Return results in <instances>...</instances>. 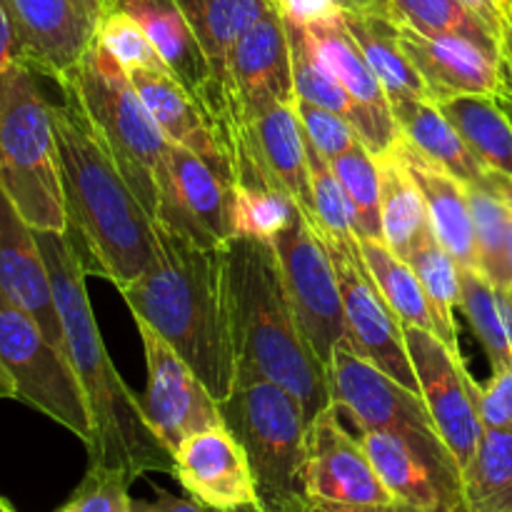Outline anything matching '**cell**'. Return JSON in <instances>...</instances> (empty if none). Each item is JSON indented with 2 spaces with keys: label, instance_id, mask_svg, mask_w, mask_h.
<instances>
[{
  "label": "cell",
  "instance_id": "obj_1",
  "mask_svg": "<svg viewBox=\"0 0 512 512\" xmlns=\"http://www.w3.org/2000/svg\"><path fill=\"white\" fill-rule=\"evenodd\" d=\"M50 283L55 308L63 325L65 355L73 365L93 420L88 443L90 465L123 470L130 480L145 473H175V458L145 420L140 400L115 370L85 288V265L68 233L35 230Z\"/></svg>",
  "mask_w": 512,
  "mask_h": 512
},
{
  "label": "cell",
  "instance_id": "obj_2",
  "mask_svg": "<svg viewBox=\"0 0 512 512\" xmlns=\"http://www.w3.org/2000/svg\"><path fill=\"white\" fill-rule=\"evenodd\" d=\"M220 260L235 383L280 385L310 423L333 405L328 368L300 330L273 243L233 235L220 245Z\"/></svg>",
  "mask_w": 512,
  "mask_h": 512
},
{
  "label": "cell",
  "instance_id": "obj_3",
  "mask_svg": "<svg viewBox=\"0 0 512 512\" xmlns=\"http://www.w3.org/2000/svg\"><path fill=\"white\" fill-rule=\"evenodd\" d=\"M155 223V263L125 288L135 320L155 330L218 403L235 385L220 245H203L165 220Z\"/></svg>",
  "mask_w": 512,
  "mask_h": 512
},
{
  "label": "cell",
  "instance_id": "obj_4",
  "mask_svg": "<svg viewBox=\"0 0 512 512\" xmlns=\"http://www.w3.org/2000/svg\"><path fill=\"white\" fill-rule=\"evenodd\" d=\"M58 145L68 235L85 273L103 275L123 293L155 263V223L70 98L50 105Z\"/></svg>",
  "mask_w": 512,
  "mask_h": 512
},
{
  "label": "cell",
  "instance_id": "obj_5",
  "mask_svg": "<svg viewBox=\"0 0 512 512\" xmlns=\"http://www.w3.org/2000/svg\"><path fill=\"white\" fill-rule=\"evenodd\" d=\"M60 88L103 140L145 213L153 220L158 218L168 138L135 90L130 75L93 35L88 53Z\"/></svg>",
  "mask_w": 512,
  "mask_h": 512
},
{
  "label": "cell",
  "instance_id": "obj_6",
  "mask_svg": "<svg viewBox=\"0 0 512 512\" xmlns=\"http://www.w3.org/2000/svg\"><path fill=\"white\" fill-rule=\"evenodd\" d=\"M50 105L28 65L0 70V188L33 230L68 233Z\"/></svg>",
  "mask_w": 512,
  "mask_h": 512
},
{
  "label": "cell",
  "instance_id": "obj_7",
  "mask_svg": "<svg viewBox=\"0 0 512 512\" xmlns=\"http://www.w3.org/2000/svg\"><path fill=\"white\" fill-rule=\"evenodd\" d=\"M225 428L245 450L258 512H305V433L308 418L293 395L268 380L235 383L218 403Z\"/></svg>",
  "mask_w": 512,
  "mask_h": 512
},
{
  "label": "cell",
  "instance_id": "obj_8",
  "mask_svg": "<svg viewBox=\"0 0 512 512\" xmlns=\"http://www.w3.org/2000/svg\"><path fill=\"white\" fill-rule=\"evenodd\" d=\"M0 380L10 398L48 415L88 448L93 420L73 365L28 313L0 298Z\"/></svg>",
  "mask_w": 512,
  "mask_h": 512
},
{
  "label": "cell",
  "instance_id": "obj_9",
  "mask_svg": "<svg viewBox=\"0 0 512 512\" xmlns=\"http://www.w3.org/2000/svg\"><path fill=\"white\" fill-rule=\"evenodd\" d=\"M270 243L278 255L280 273L300 330L313 353L323 360L325 368H330L335 348L348 338V328L343 295L328 248L303 210H298Z\"/></svg>",
  "mask_w": 512,
  "mask_h": 512
},
{
  "label": "cell",
  "instance_id": "obj_10",
  "mask_svg": "<svg viewBox=\"0 0 512 512\" xmlns=\"http://www.w3.org/2000/svg\"><path fill=\"white\" fill-rule=\"evenodd\" d=\"M358 438L398 505L415 512H468L463 470L435 430H370Z\"/></svg>",
  "mask_w": 512,
  "mask_h": 512
},
{
  "label": "cell",
  "instance_id": "obj_11",
  "mask_svg": "<svg viewBox=\"0 0 512 512\" xmlns=\"http://www.w3.org/2000/svg\"><path fill=\"white\" fill-rule=\"evenodd\" d=\"M318 235L323 238L335 275H338L345 328H348L345 343L355 353L378 365L390 378L398 380L400 385L420 395L418 375H415L408 345H405V330L380 295L375 280L370 278L363 255H360L358 238H330L320 230Z\"/></svg>",
  "mask_w": 512,
  "mask_h": 512
},
{
  "label": "cell",
  "instance_id": "obj_12",
  "mask_svg": "<svg viewBox=\"0 0 512 512\" xmlns=\"http://www.w3.org/2000/svg\"><path fill=\"white\" fill-rule=\"evenodd\" d=\"M403 330L410 363L418 375L420 398L450 455L465 473L485 433L475 393L478 383L470 375L463 355L445 348L438 335L423 328Z\"/></svg>",
  "mask_w": 512,
  "mask_h": 512
},
{
  "label": "cell",
  "instance_id": "obj_13",
  "mask_svg": "<svg viewBox=\"0 0 512 512\" xmlns=\"http://www.w3.org/2000/svg\"><path fill=\"white\" fill-rule=\"evenodd\" d=\"M305 493L315 503L348 508H393V498L370 463L360 438L345 430L340 410L325 408L305 433Z\"/></svg>",
  "mask_w": 512,
  "mask_h": 512
},
{
  "label": "cell",
  "instance_id": "obj_14",
  "mask_svg": "<svg viewBox=\"0 0 512 512\" xmlns=\"http://www.w3.org/2000/svg\"><path fill=\"white\" fill-rule=\"evenodd\" d=\"M148 365V388L140 408L165 448L175 450L200 430L223 425L218 400L208 393L190 365L143 320H135Z\"/></svg>",
  "mask_w": 512,
  "mask_h": 512
},
{
  "label": "cell",
  "instance_id": "obj_15",
  "mask_svg": "<svg viewBox=\"0 0 512 512\" xmlns=\"http://www.w3.org/2000/svg\"><path fill=\"white\" fill-rule=\"evenodd\" d=\"M333 405L353 420L358 433L370 430H435L423 398L340 343L328 368ZM438 433V430H435Z\"/></svg>",
  "mask_w": 512,
  "mask_h": 512
},
{
  "label": "cell",
  "instance_id": "obj_16",
  "mask_svg": "<svg viewBox=\"0 0 512 512\" xmlns=\"http://www.w3.org/2000/svg\"><path fill=\"white\" fill-rule=\"evenodd\" d=\"M15 38V55L55 83L70 78L93 43L95 25L78 0H0Z\"/></svg>",
  "mask_w": 512,
  "mask_h": 512
},
{
  "label": "cell",
  "instance_id": "obj_17",
  "mask_svg": "<svg viewBox=\"0 0 512 512\" xmlns=\"http://www.w3.org/2000/svg\"><path fill=\"white\" fill-rule=\"evenodd\" d=\"M405 55L425 80L433 103L455 95H488L503 103L508 95L503 58L460 35H423L398 25Z\"/></svg>",
  "mask_w": 512,
  "mask_h": 512
},
{
  "label": "cell",
  "instance_id": "obj_18",
  "mask_svg": "<svg viewBox=\"0 0 512 512\" xmlns=\"http://www.w3.org/2000/svg\"><path fill=\"white\" fill-rule=\"evenodd\" d=\"M203 245L233 238V193L190 150L168 140L158 218Z\"/></svg>",
  "mask_w": 512,
  "mask_h": 512
},
{
  "label": "cell",
  "instance_id": "obj_19",
  "mask_svg": "<svg viewBox=\"0 0 512 512\" xmlns=\"http://www.w3.org/2000/svg\"><path fill=\"white\" fill-rule=\"evenodd\" d=\"M173 458V478L205 510L238 512L258 508L245 450L225 425L190 435L175 450Z\"/></svg>",
  "mask_w": 512,
  "mask_h": 512
},
{
  "label": "cell",
  "instance_id": "obj_20",
  "mask_svg": "<svg viewBox=\"0 0 512 512\" xmlns=\"http://www.w3.org/2000/svg\"><path fill=\"white\" fill-rule=\"evenodd\" d=\"M0 298L28 313L45 338L65 353L63 325L55 308L53 283L43 250L35 238V230L25 223L3 188H0Z\"/></svg>",
  "mask_w": 512,
  "mask_h": 512
},
{
  "label": "cell",
  "instance_id": "obj_21",
  "mask_svg": "<svg viewBox=\"0 0 512 512\" xmlns=\"http://www.w3.org/2000/svg\"><path fill=\"white\" fill-rule=\"evenodd\" d=\"M228 83L240 110L258 108L273 100H298L288 30L278 3L233 45L228 55Z\"/></svg>",
  "mask_w": 512,
  "mask_h": 512
},
{
  "label": "cell",
  "instance_id": "obj_22",
  "mask_svg": "<svg viewBox=\"0 0 512 512\" xmlns=\"http://www.w3.org/2000/svg\"><path fill=\"white\" fill-rule=\"evenodd\" d=\"M128 75L133 80L135 90L140 93V98L145 100L148 110L153 113L155 123L163 130L165 138L170 143L195 153L200 160H205V165L233 193V165H230V155L218 140V135H215L213 123L203 113L198 100L180 85V80L168 68H138L130 70Z\"/></svg>",
  "mask_w": 512,
  "mask_h": 512
},
{
  "label": "cell",
  "instance_id": "obj_23",
  "mask_svg": "<svg viewBox=\"0 0 512 512\" xmlns=\"http://www.w3.org/2000/svg\"><path fill=\"white\" fill-rule=\"evenodd\" d=\"M238 113L273 178L283 185L285 193L313 223L315 208L313 190H310L308 148H305L303 123L298 115V100L295 103L273 100V103H263L250 110L238 108Z\"/></svg>",
  "mask_w": 512,
  "mask_h": 512
},
{
  "label": "cell",
  "instance_id": "obj_24",
  "mask_svg": "<svg viewBox=\"0 0 512 512\" xmlns=\"http://www.w3.org/2000/svg\"><path fill=\"white\" fill-rule=\"evenodd\" d=\"M395 153L403 160L405 168L415 178L418 188L423 190L425 205H428L430 225H433L435 238L440 240L445 250L460 263V268L478 270V258H475V233H473V215H470L468 190L455 175L440 168L435 160L420 153L415 145L400 135L395 140Z\"/></svg>",
  "mask_w": 512,
  "mask_h": 512
},
{
  "label": "cell",
  "instance_id": "obj_25",
  "mask_svg": "<svg viewBox=\"0 0 512 512\" xmlns=\"http://www.w3.org/2000/svg\"><path fill=\"white\" fill-rule=\"evenodd\" d=\"M303 25L308 30V38L313 43L318 58L340 80V85L348 90L350 98L360 108L368 110L373 118H378L383 125L398 128V123L393 118V110H390L388 93H385L383 83L373 73L368 60H365L360 45L350 35L348 25L343 20V10L338 15H330V18Z\"/></svg>",
  "mask_w": 512,
  "mask_h": 512
},
{
  "label": "cell",
  "instance_id": "obj_26",
  "mask_svg": "<svg viewBox=\"0 0 512 512\" xmlns=\"http://www.w3.org/2000/svg\"><path fill=\"white\" fill-rule=\"evenodd\" d=\"M390 110H393L400 135L420 153L435 160L440 168L455 175L460 183L470 185L488 178L490 170L475 158L473 150L460 138L455 125L445 118L438 103L423 98H393Z\"/></svg>",
  "mask_w": 512,
  "mask_h": 512
},
{
  "label": "cell",
  "instance_id": "obj_27",
  "mask_svg": "<svg viewBox=\"0 0 512 512\" xmlns=\"http://www.w3.org/2000/svg\"><path fill=\"white\" fill-rule=\"evenodd\" d=\"M203 48L215 78L228 93V55L233 45L268 13L275 0H175Z\"/></svg>",
  "mask_w": 512,
  "mask_h": 512
},
{
  "label": "cell",
  "instance_id": "obj_28",
  "mask_svg": "<svg viewBox=\"0 0 512 512\" xmlns=\"http://www.w3.org/2000/svg\"><path fill=\"white\" fill-rule=\"evenodd\" d=\"M380 173V218L383 240L398 258L408 260L415 245L433 230L423 190L398 158L395 148L375 155Z\"/></svg>",
  "mask_w": 512,
  "mask_h": 512
},
{
  "label": "cell",
  "instance_id": "obj_29",
  "mask_svg": "<svg viewBox=\"0 0 512 512\" xmlns=\"http://www.w3.org/2000/svg\"><path fill=\"white\" fill-rule=\"evenodd\" d=\"M343 20L348 25L350 35L363 50L365 60L383 83L388 98H430V90L415 65L405 55L398 38V23L388 15H363L345 13Z\"/></svg>",
  "mask_w": 512,
  "mask_h": 512
},
{
  "label": "cell",
  "instance_id": "obj_30",
  "mask_svg": "<svg viewBox=\"0 0 512 512\" xmlns=\"http://www.w3.org/2000/svg\"><path fill=\"white\" fill-rule=\"evenodd\" d=\"M438 108L485 168L512 178V120L500 100L488 95H455L440 100Z\"/></svg>",
  "mask_w": 512,
  "mask_h": 512
},
{
  "label": "cell",
  "instance_id": "obj_31",
  "mask_svg": "<svg viewBox=\"0 0 512 512\" xmlns=\"http://www.w3.org/2000/svg\"><path fill=\"white\" fill-rule=\"evenodd\" d=\"M465 190H468L470 215H473L478 270L498 290H512L508 205L500 190L495 188L490 173L480 183L465 185Z\"/></svg>",
  "mask_w": 512,
  "mask_h": 512
},
{
  "label": "cell",
  "instance_id": "obj_32",
  "mask_svg": "<svg viewBox=\"0 0 512 512\" xmlns=\"http://www.w3.org/2000/svg\"><path fill=\"white\" fill-rule=\"evenodd\" d=\"M408 263L425 290L435 320V335L443 340L445 348L460 353L458 325H455V308L460 305V293H463L460 263L440 245L433 230L415 245Z\"/></svg>",
  "mask_w": 512,
  "mask_h": 512
},
{
  "label": "cell",
  "instance_id": "obj_33",
  "mask_svg": "<svg viewBox=\"0 0 512 512\" xmlns=\"http://www.w3.org/2000/svg\"><path fill=\"white\" fill-rule=\"evenodd\" d=\"M358 245L370 278L375 280L380 295L390 305L400 325L403 328H423L435 333V320L433 313H430L428 298H425L423 285H420L418 275L410 268L408 260L398 258L385 245V240L358 238Z\"/></svg>",
  "mask_w": 512,
  "mask_h": 512
},
{
  "label": "cell",
  "instance_id": "obj_34",
  "mask_svg": "<svg viewBox=\"0 0 512 512\" xmlns=\"http://www.w3.org/2000/svg\"><path fill=\"white\" fill-rule=\"evenodd\" d=\"M463 493L468 512H512V428H485Z\"/></svg>",
  "mask_w": 512,
  "mask_h": 512
},
{
  "label": "cell",
  "instance_id": "obj_35",
  "mask_svg": "<svg viewBox=\"0 0 512 512\" xmlns=\"http://www.w3.org/2000/svg\"><path fill=\"white\" fill-rule=\"evenodd\" d=\"M353 210L355 238L383 240V218H380V173L375 155L358 143L348 153L330 160Z\"/></svg>",
  "mask_w": 512,
  "mask_h": 512
},
{
  "label": "cell",
  "instance_id": "obj_36",
  "mask_svg": "<svg viewBox=\"0 0 512 512\" xmlns=\"http://www.w3.org/2000/svg\"><path fill=\"white\" fill-rule=\"evenodd\" d=\"M390 18L423 35H460L500 55V45L463 0H390Z\"/></svg>",
  "mask_w": 512,
  "mask_h": 512
},
{
  "label": "cell",
  "instance_id": "obj_37",
  "mask_svg": "<svg viewBox=\"0 0 512 512\" xmlns=\"http://www.w3.org/2000/svg\"><path fill=\"white\" fill-rule=\"evenodd\" d=\"M460 280H463L460 308L483 343L490 365L493 370L512 368V348L503 310H500L498 288L475 268H460Z\"/></svg>",
  "mask_w": 512,
  "mask_h": 512
},
{
  "label": "cell",
  "instance_id": "obj_38",
  "mask_svg": "<svg viewBox=\"0 0 512 512\" xmlns=\"http://www.w3.org/2000/svg\"><path fill=\"white\" fill-rule=\"evenodd\" d=\"M298 210L278 185H240L233 188V235L273 240Z\"/></svg>",
  "mask_w": 512,
  "mask_h": 512
},
{
  "label": "cell",
  "instance_id": "obj_39",
  "mask_svg": "<svg viewBox=\"0 0 512 512\" xmlns=\"http://www.w3.org/2000/svg\"><path fill=\"white\" fill-rule=\"evenodd\" d=\"M305 148H308L310 190H313L315 208L313 225L320 233L330 235V238H355L353 210H350L348 195H345L333 165H330V160L310 143L308 135H305Z\"/></svg>",
  "mask_w": 512,
  "mask_h": 512
},
{
  "label": "cell",
  "instance_id": "obj_40",
  "mask_svg": "<svg viewBox=\"0 0 512 512\" xmlns=\"http://www.w3.org/2000/svg\"><path fill=\"white\" fill-rule=\"evenodd\" d=\"M95 40L118 60L125 73L130 70H165V60L160 58L158 48L148 38L143 25L125 10H113L105 15L95 28Z\"/></svg>",
  "mask_w": 512,
  "mask_h": 512
},
{
  "label": "cell",
  "instance_id": "obj_41",
  "mask_svg": "<svg viewBox=\"0 0 512 512\" xmlns=\"http://www.w3.org/2000/svg\"><path fill=\"white\" fill-rule=\"evenodd\" d=\"M130 485L133 480L123 470L88 465L73 495L53 512H133Z\"/></svg>",
  "mask_w": 512,
  "mask_h": 512
},
{
  "label": "cell",
  "instance_id": "obj_42",
  "mask_svg": "<svg viewBox=\"0 0 512 512\" xmlns=\"http://www.w3.org/2000/svg\"><path fill=\"white\" fill-rule=\"evenodd\" d=\"M298 115L308 140L328 160L348 153L350 148H355V145L360 143L353 125H350L343 115L333 113V110L320 108V105H313L308 103V100L298 98Z\"/></svg>",
  "mask_w": 512,
  "mask_h": 512
},
{
  "label": "cell",
  "instance_id": "obj_43",
  "mask_svg": "<svg viewBox=\"0 0 512 512\" xmlns=\"http://www.w3.org/2000/svg\"><path fill=\"white\" fill-rule=\"evenodd\" d=\"M485 428H512V368L493 370L488 383L475 388Z\"/></svg>",
  "mask_w": 512,
  "mask_h": 512
},
{
  "label": "cell",
  "instance_id": "obj_44",
  "mask_svg": "<svg viewBox=\"0 0 512 512\" xmlns=\"http://www.w3.org/2000/svg\"><path fill=\"white\" fill-rule=\"evenodd\" d=\"M275 3H278L280 13L298 23H315V20L330 18L343 10L338 0H275Z\"/></svg>",
  "mask_w": 512,
  "mask_h": 512
},
{
  "label": "cell",
  "instance_id": "obj_45",
  "mask_svg": "<svg viewBox=\"0 0 512 512\" xmlns=\"http://www.w3.org/2000/svg\"><path fill=\"white\" fill-rule=\"evenodd\" d=\"M470 8V13L480 20V23L488 28V33L493 35L495 40L503 38L505 28V15H508V3L510 0H463Z\"/></svg>",
  "mask_w": 512,
  "mask_h": 512
},
{
  "label": "cell",
  "instance_id": "obj_46",
  "mask_svg": "<svg viewBox=\"0 0 512 512\" xmlns=\"http://www.w3.org/2000/svg\"><path fill=\"white\" fill-rule=\"evenodd\" d=\"M133 512H205V508L195 500L175 498L155 488V500H133Z\"/></svg>",
  "mask_w": 512,
  "mask_h": 512
},
{
  "label": "cell",
  "instance_id": "obj_47",
  "mask_svg": "<svg viewBox=\"0 0 512 512\" xmlns=\"http://www.w3.org/2000/svg\"><path fill=\"white\" fill-rule=\"evenodd\" d=\"M500 58H503L505 80H508V95H505V100L500 105L508 110V115L512 120V0L508 3V15H505L503 38H500Z\"/></svg>",
  "mask_w": 512,
  "mask_h": 512
},
{
  "label": "cell",
  "instance_id": "obj_48",
  "mask_svg": "<svg viewBox=\"0 0 512 512\" xmlns=\"http://www.w3.org/2000/svg\"><path fill=\"white\" fill-rule=\"evenodd\" d=\"M13 60H18V55H15L13 28H10V20L5 15L3 3H0V70L8 63H13Z\"/></svg>",
  "mask_w": 512,
  "mask_h": 512
},
{
  "label": "cell",
  "instance_id": "obj_49",
  "mask_svg": "<svg viewBox=\"0 0 512 512\" xmlns=\"http://www.w3.org/2000/svg\"><path fill=\"white\" fill-rule=\"evenodd\" d=\"M205 512H213V510H205ZM238 512H258V510L245 508ZM305 512H415V510L403 508V505H393V508H348V505H330V503H315V500H310L308 510Z\"/></svg>",
  "mask_w": 512,
  "mask_h": 512
},
{
  "label": "cell",
  "instance_id": "obj_50",
  "mask_svg": "<svg viewBox=\"0 0 512 512\" xmlns=\"http://www.w3.org/2000/svg\"><path fill=\"white\" fill-rule=\"evenodd\" d=\"M345 13H363V15H388L390 18V0H338Z\"/></svg>",
  "mask_w": 512,
  "mask_h": 512
},
{
  "label": "cell",
  "instance_id": "obj_51",
  "mask_svg": "<svg viewBox=\"0 0 512 512\" xmlns=\"http://www.w3.org/2000/svg\"><path fill=\"white\" fill-rule=\"evenodd\" d=\"M490 178H493L495 188L500 190V195H503L505 205H508V218H510V265H512V178H508V175L493 173V170H490Z\"/></svg>",
  "mask_w": 512,
  "mask_h": 512
},
{
  "label": "cell",
  "instance_id": "obj_52",
  "mask_svg": "<svg viewBox=\"0 0 512 512\" xmlns=\"http://www.w3.org/2000/svg\"><path fill=\"white\" fill-rule=\"evenodd\" d=\"M498 300H500V310H503L505 328H508V338L512 348V290H498Z\"/></svg>",
  "mask_w": 512,
  "mask_h": 512
},
{
  "label": "cell",
  "instance_id": "obj_53",
  "mask_svg": "<svg viewBox=\"0 0 512 512\" xmlns=\"http://www.w3.org/2000/svg\"><path fill=\"white\" fill-rule=\"evenodd\" d=\"M78 5L83 8V13L88 15L90 23L98 28V23L103 20V0H78Z\"/></svg>",
  "mask_w": 512,
  "mask_h": 512
},
{
  "label": "cell",
  "instance_id": "obj_54",
  "mask_svg": "<svg viewBox=\"0 0 512 512\" xmlns=\"http://www.w3.org/2000/svg\"><path fill=\"white\" fill-rule=\"evenodd\" d=\"M128 3H133V0H103V18H105V15L113 13V10L125 8Z\"/></svg>",
  "mask_w": 512,
  "mask_h": 512
},
{
  "label": "cell",
  "instance_id": "obj_55",
  "mask_svg": "<svg viewBox=\"0 0 512 512\" xmlns=\"http://www.w3.org/2000/svg\"><path fill=\"white\" fill-rule=\"evenodd\" d=\"M0 512H15V508H13V505H10V503H8V500H5V498H3V495H0Z\"/></svg>",
  "mask_w": 512,
  "mask_h": 512
},
{
  "label": "cell",
  "instance_id": "obj_56",
  "mask_svg": "<svg viewBox=\"0 0 512 512\" xmlns=\"http://www.w3.org/2000/svg\"><path fill=\"white\" fill-rule=\"evenodd\" d=\"M3 398H10V390H8V385L0 380V400H3Z\"/></svg>",
  "mask_w": 512,
  "mask_h": 512
}]
</instances>
